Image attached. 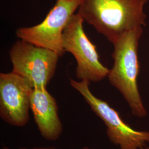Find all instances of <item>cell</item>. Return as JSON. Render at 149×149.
<instances>
[{"label": "cell", "mask_w": 149, "mask_h": 149, "mask_svg": "<svg viewBox=\"0 0 149 149\" xmlns=\"http://www.w3.org/2000/svg\"><path fill=\"white\" fill-rule=\"evenodd\" d=\"M144 149H149V146H147L146 148H145Z\"/></svg>", "instance_id": "8fae6325"}, {"label": "cell", "mask_w": 149, "mask_h": 149, "mask_svg": "<svg viewBox=\"0 0 149 149\" xmlns=\"http://www.w3.org/2000/svg\"><path fill=\"white\" fill-rule=\"evenodd\" d=\"M143 28L134 29L113 44V64L107 76L111 85L120 92L128 103L133 115L138 118H145L148 114L138 85L140 70L139 44Z\"/></svg>", "instance_id": "7a4b0ae2"}, {"label": "cell", "mask_w": 149, "mask_h": 149, "mask_svg": "<svg viewBox=\"0 0 149 149\" xmlns=\"http://www.w3.org/2000/svg\"><path fill=\"white\" fill-rule=\"evenodd\" d=\"M31 111L42 137L48 141H57L63 132V126L57 102L47 88L33 89Z\"/></svg>", "instance_id": "ba28073f"}, {"label": "cell", "mask_w": 149, "mask_h": 149, "mask_svg": "<svg viewBox=\"0 0 149 149\" xmlns=\"http://www.w3.org/2000/svg\"><path fill=\"white\" fill-rule=\"evenodd\" d=\"M2 149H56L52 146H39V147H34V148H11L7 146H4Z\"/></svg>", "instance_id": "9c48e42d"}, {"label": "cell", "mask_w": 149, "mask_h": 149, "mask_svg": "<svg viewBox=\"0 0 149 149\" xmlns=\"http://www.w3.org/2000/svg\"><path fill=\"white\" fill-rule=\"evenodd\" d=\"M82 0H56L55 3L40 23L16 30L20 39L38 47L47 48L60 56L65 53L63 46L64 29Z\"/></svg>", "instance_id": "8992f818"}, {"label": "cell", "mask_w": 149, "mask_h": 149, "mask_svg": "<svg viewBox=\"0 0 149 149\" xmlns=\"http://www.w3.org/2000/svg\"><path fill=\"white\" fill-rule=\"evenodd\" d=\"M9 54L12 72L33 89L47 88L56 71L60 58L58 54L21 39L12 45Z\"/></svg>", "instance_id": "277c9868"}, {"label": "cell", "mask_w": 149, "mask_h": 149, "mask_svg": "<svg viewBox=\"0 0 149 149\" xmlns=\"http://www.w3.org/2000/svg\"><path fill=\"white\" fill-rule=\"evenodd\" d=\"M148 0H82L77 13L113 44L128 32L146 25Z\"/></svg>", "instance_id": "6da1fadb"}, {"label": "cell", "mask_w": 149, "mask_h": 149, "mask_svg": "<svg viewBox=\"0 0 149 149\" xmlns=\"http://www.w3.org/2000/svg\"><path fill=\"white\" fill-rule=\"evenodd\" d=\"M84 22L78 13L71 17L63 32V46L65 52L71 54L76 60L77 79L98 82L107 77L109 69L101 62L96 45L84 31Z\"/></svg>", "instance_id": "5b68a950"}, {"label": "cell", "mask_w": 149, "mask_h": 149, "mask_svg": "<svg viewBox=\"0 0 149 149\" xmlns=\"http://www.w3.org/2000/svg\"><path fill=\"white\" fill-rule=\"evenodd\" d=\"M33 88L28 82L11 71L0 74V118L15 127L29 122Z\"/></svg>", "instance_id": "52a82bcc"}, {"label": "cell", "mask_w": 149, "mask_h": 149, "mask_svg": "<svg viewBox=\"0 0 149 149\" xmlns=\"http://www.w3.org/2000/svg\"><path fill=\"white\" fill-rule=\"evenodd\" d=\"M80 149H97L95 148H90V147H88V146H85V147H83L82 148H81Z\"/></svg>", "instance_id": "30bf717a"}, {"label": "cell", "mask_w": 149, "mask_h": 149, "mask_svg": "<svg viewBox=\"0 0 149 149\" xmlns=\"http://www.w3.org/2000/svg\"><path fill=\"white\" fill-rule=\"evenodd\" d=\"M70 84L77 91L106 127L107 137L119 149H144L149 144V131L134 129L125 122L119 113L107 102L96 97L87 81L70 79Z\"/></svg>", "instance_id": "3957f363"}]
</instances>
